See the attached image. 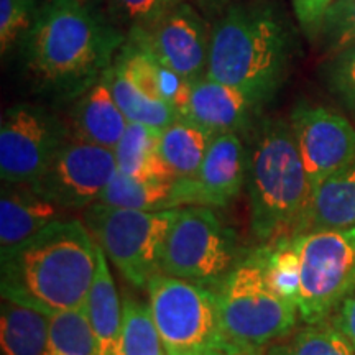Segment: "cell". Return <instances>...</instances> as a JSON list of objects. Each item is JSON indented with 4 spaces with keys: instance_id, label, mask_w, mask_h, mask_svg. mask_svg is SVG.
Wrapping results in <instances>:
<instances>
[{
    "instance_id": "obj_9",
    "label": "cell",
    "mask_w": 355,
    "mask_h": 355,
    "mask_svg": "<svg viewBox=\"0 0 355 355\" xmlns=\"http://www.w3.org/2000/svg\"><path fill=\"white\" fill-rule=\"evenodd\" d=\"M301 261L300 318L327 321L355 291V227L293 235Z\"/></svg>"
},
{
    "instance_id": "obj_17",
    "label": "cell",
    "mask_w": 355,
    "mask_h": 355,
    "mask_svg": "<svg viewBox=\"0 0 355 355\" xmlns=\"http://www.w3.org/2000/svg\"><path fill=\"white\" fill-rule=\"evenodd\" d=\"M127 125V117L115 102L104 78L76 97L71 114V133L74 139L114 150Z\"/></svg>"
},
{
    "instance_id": "obj_20",
    "label": "cell",
    "mask_w": 355,
    "mask_h": 355,
    "mask_svg": "<svg viewBox=\"0 0 355 355\" xmlns=\"http://www.w3.org/2000/svg\"><path fill=\"white\" fill-rule=\"evenodd\" d=\"M48 314L2 296L0 350L2 355H46Z\"/></svg>"
},
{
    "instance_id": "obj_36",
    "label": "cell",
    "mask_w": 355,
    "mask_h": 355,
    "mask_svg": "<svg viewBox=\"0 0 355 355\" xmlns=\"http://www.w3.org/2000/svg\"><path fill=\"white\" fill-rule=\"evenodd\" d=\"M168 2V7H175V6H178V3H181V2H186V0H166Z\"/></svg>"
},
{
    "instance_id": "obj_32",
    "label": "cell",
    "mask_w": 355,
    "mask_h": 355,
    "mask_svg": "<svg viewBox=\"0 0 355 355\" xmlns=\"http://www.w3.org/2000/svg\"><path fill=\"white\" fill-rule=\"evenodd\" d=\"M110 15L130 25V30L148 28L170 10L166 0H109Z\"/></svg>"
},
{
    "instance_id": "obj_31",
    "label": "cell",
    "mask_w": 355,
    "mask_h": 355,
    "mask_svg": "<svg viewBox=\"0 0 355 355\" xmlns=\"http://www.w3.org/2000/svg\"><path fill=\"white\" fill-rule=\"evenodd\" d=\"M35 0H0V48L2 55L10 50L21 33L32 28Z\"/></svg>"
},
{
    "instance_id": "obj_29",
    "label": "cell",
    "mask_w": 355,
    "mask_h": 355,
    "mask_svg": "<svg viewBox=\"0 0 355 355\" xmlns=\"http://www.w3.org/2000/svg\"><path fill=\"white\" fill-rule=\"evenodd\" d=\"M319 35L332 53L355 42V0H334L324 15Z\"/></svg>"
},
{
    "instance_id": "obj_1",
    "label": "cell",
    "mask_w": 355,
    "mask_h": 355,
    "mask_svg": "<svg viewBox=\"0 0 355 355\" xmlns=\"http://www.w3.org/2000/svg\"><path fill=\"white\" fill-rule=\"evenodd\" d=\"M125 42L96 0H48L26 32V68L44 91L79 97L101 81Z\"/></svg>"
},
{
    "instance_id": "obj_37",
    "label": "cell",
    "mask_w": 355,
    "mask_h": 355,
    "mask_svg": "<svg viewBox=\"0 0 355 355\" xmlns=\"http://www.w3.org/2000/svg\"><path fill=\"white\" fill-rule=\"evenodd\" d=\"M229 355H247L245 352H242V350H237V349H232L229 352Z\"/></svg>"
},
{
    "instance_id": "obj_10",
    "label": "cell",
    "mask_w": 355,
    "mask_h": 355,
    "mask_svg": "<svg viewBox=\"0 0 355 355\" xmlns=\"http://www.w3.org/2000/svg\"><path fill=\"white\" fill-rule=\"evenodd\" d=\"M73 133L63 121L33 104L7 109L0 123V176L3 183H32L50 166Z\"/></svg>"
},
{
    "instance_id": "obj_8",
    "label": "cell",
    "mask_w": 355,
    "mask_h": 355,
    "mask_svg": "<svg viewBox=\"0 0 355 355\" xmlns=\"http://www.w3.org/2000/svg\"><path fill=\"white\" fill-rule=\"evenodd\" d=\"M239 237L212 207H181L168 234L162 273L214 288L241 263Z\"/></svg>"
},
{
    "instance_id": "obj_5",
    "label": "cell",
    "mask_w": 355,
    "mask_h": 355,
    "mask_svg": "<svg viewBox=\"0 0 355 355\" xmlns=\"http://www.w3.org/2000/svg\"><path fill=\"white\" fill-rule=\"evenodd\" d=\"M212 290L225 339L247 355H265L290 334L300 316L298 304L278 295L266 279L259 248Z\"/></svg>"
},
{
    "instance_id": "obj_27",
    "label": "cell",
    "mask_w": 355,
    "mask_h": 355,
    "mask_svg": "<svg viewBox=\"0 0 355 355\" xmlns=\"http://www.w3.org/2000/svg\"><path fill=\"white\" fill-rule=\"evenodd\" d=\"M121 355H168L150 303L135 298L122 301Z\"/></svg>"
},
{
    "instance_id": "obj_34",
    "label": "cell",
    "mask_w": 355,
    "mask_h": 355,
    "mask_svg": "<svg viewBox=\"0 0 355 355\" xmlns=\"http://www.w3.org/2000/svg\"><path fill=\"white\" fill-rule=\"evenodd\" d=\"M334 326L345 336L355 352V291L339 306L334 316Z\"/></svg>"
},
{
    "instance_id": "obj_21",
    "label": "cell",
    "mask_w": 355,
    "mask_h": 355,
    "mask_svg": "<svg viewBox=\"0 0 355 355\" xmlns=\"http://www.w3.org/2000/svg\"><path fill=\"white\" fill-rule=\"evenodd\" d=\"M159 132L144 123L128 122L114 148L117 171L150 180H176L159 153Z\"/></svg>"
},
{
    "instance_id": "obj_28",
    "label": "cell",
    "mask_w": 355,
    "mask_h": 355,
    "mask_svg": "<svg viewBox=\"0 0 355 355\" xmlns=\"http://www.w3.org/2000/svg\"><path fill=\"white\" fill-rule=\"evenodd\" d=\"M266 279L273 290L291 303L298 304L301 290V261L293 237L278 239L259 247Z\"/></svg>"
},
{
    "instance_id": "obj_14",
    "label": "cell",
    "mask_w": 355,
    "mask_h": 355,
    "mask_svg": "<svg viewBox=\"0 0 355 355\" xmlns=\"http://www.w3.org/2000/svg\"><path fill=\"white\" fill-rule=\"evenodd\" d=\"M247 166L248 152L241 135H216L196 176L175 180L171 209L186 206L225 207L241 194Z\"/></svg>"
},
{
    "instance_id": "obj_23",
    "label": "cell",
    "mask_w": 355,
    "mask_h": 355,
    "mask_svg": "<svg viewBox=\"0 0 355 355\" xmlns=\"http://www.w3.org/2000/svg\"><path fill=\"white\" fill-rule=\"evenodd\" d=\"M102 78L107 83L115 102L128 122L144 123L157 130H163L180 119L175 105L145 94L115 63L105 71Z\"/></svg>"
},
{
    "instance_id": "obj_19",
    "label": "cell",
    "mask_w": 355,
    "mask_h": 355,
    "mask_svg": "<svg viewBox=\"0 0 355 355\" xmlns=\"http://www.w3.org/2000/svg\"><path fill=\"white\" fill-rule=\"evenodd\" d=\"M355 227V165L327 178L313 193L301 232Z\"/></svg>"
},
{
    "instance_id": "obj_2",
    "label": "cell",
    "mask_w": 355,
    "mask_h": 355,
    "mask_svg": "<svg viewBox=\"0 0 355 355\" xmlns=\"http://www.w3.org/2000/svg\"><path fill=\"white\" fill-rule=\"evenodd\" d=\"M2 296L51 314L86 304L97 266L96 242L81 219H58L0 255Z\"/></svg>"
},
{
    "instance_id": "obj_13",
    "label": "cell",
    "mask_w": 355,
    "mask_h": 355,
    "mask_svg": "<svg viewBox=\"0 0 355 355\" xmlns=\"http://www.w3.org/2000/svg\"><path fill=\"white\" fill-rule=\"evenodd\" d=\"M290 125L313 193L327 178L355 165V128L344 115L303 102L291 110Z\"/></svg>"
},
{
    "instance_id": "obj_15",
    "label": "cell",
    "mask_w": 355,
    "mask_h": 355,
    "mask_svg": "<svg viewBox=\"0 0 355 355\" xmlns=\"http://www.w3.org/2000/svg\"><path fill=\"white\" fill-rule=\"evenodd\" d=\"M257 109L242 91L204 76L188 84L180 117L216 137L247 130Z\"/></svg>"
},
{
    "instance_id": "obj_22",
    "label": "cell",
    "mask_w": 355,
    "mask_h": 355,
    "mask_svg": "<svg viewBox=\"0 0 355 355\" xmlns=\"http://www.w3.org/2000/svg\"><path fill=\"white\" fill-rule=\"evenodd\" d=\"M212 140L211 132L180 117L159 132V153L176 180L193 178L201 168Z\"/></svg>"
},
{
    "instance_id": "obj_6",
    "label": "cell",
    "mask_w": 355,
    "mask_h": 355,
    "mask_svg": "<svg viewBox=\"0 0 355 355\" xmlns=\"http://www.w3.org/2000/svg\"><path fill=\"white\" fill-rule=\"evenodd\" d=\"M181 207L163 211H132L92 204L83 222L94 242L132 286L146 290L162 273L166 239Z\"/></svg>"
},
{
    "instance_id": "obj_35",
    "label": "cell",
    "mask_w": 355,
    "mask_h": 355,
    "mask_svg": "<svg viewBox=\"0 0 355 355\" xmlns=\"http://www.w3.org/2000/svg\"><path fill=\"white\" fill-rule=\"evenodd\" d=\"M193 2L198 10L201 12L207 20L212 21L219 20L230 7L239 3L237 0H193Z\"/></svg>"
},
{
    "instance_id": "obj_12",
    "label": "cell",
    "mask_w": 355,
    "mask_h": 355,
    "mask_svg": "<svg viewBox=\"0 0 355 355\" xmlns=\"http://www.w3.org/2000/svg\"><path fill=\"white\" fill-rule=\"evenodd\" d=\"M211 30L196 7L181 2L148 28L128 30L127 42L152 55L184 81L193 83L206 76Z\"/></svg>"
},
{
    "instance_id": "obj_7",
    "label": "cell",
    "mask_w": 355,
    "mask_h": 355,
    "mask_svg": "<svg viewBox=\"0 0 355 355\" xmlns=\"http://www.w3.org/2000/svg\"><path fill=\"white\" fill-rule=\"evenodd\" d=\"M148 303L168 355H229L214 290L158 273L150 279Z\"/></svg>"
},
{
    "instance_id": "obj_16",
    "label": "cell",
    "mask_w": 355,
    "mask_h": 355,
    "mask_svg": "<svg viewBox=\"0 0 355 355\" xmlns=\"http://www.w3.org/2000/svg\"><path fill=\"white\" fill-rule=\"evenodd\" d=\"M63 207L46 199L30 183H3L0 196V254L37 235L51 222L64 217Z\"/></svg>"
},
{
    "instance_id": "obj_26",
    "label": "cell",
    "mask_w": 355,
    "mask_h": 355,
    "mask_svg": "<svg viewBox=\"0 0 355 355\" xmlns=\"http://www.w3.org/2000/svg\"><path fill=\"white\" fill-rule=\"evenodd\" d=\"M265 355H355L352 345L334 322L308 324L266 349Z\"/></svg>"
},
{
    "instance_id": "obj_4",
    "label": "cell",
    "mask_w": 355,
    "mask_h": 355,
    "mask_svg": "<svg viewBox=\"0 0 355 355\" xmlns=\"http://www.w3.org/2000/svg\"><path fill=\"white\" fill-rule=\"evenodd\" d=\"M248 199L252 232L260 242L298 235L313 191L290 121L268 119L248 152Z\"/></svg>"
},
{
    "instance_id": "obj_11",
    "label": "cell",
    "mask_w": 355,
    "mask_h": 355,
    "mask_svg": "<svg viewBox=\"0 0 355 355\" xmlns=\"http://www.w3.org/2000/svg\"><path fill=\"white\" fill-rule=\"evenodd\" d=\"M115 171L114 150L71 137L30 184L64 211H84L99 202Z\"/></svg>"
},
{
    "instance_id": "obj_30",
    "label": "cell",
    "mask_w": 355,
    "mask_h": 355,
    "mask_svg": "<svg viewBox=\"0 0 355 355\" xmlns=\"http://www.w3.org/2000/svg\"><path fill=\"white\" fill-rule=\"evenodd\" d=\"M331 91L355 115V42L334 53L326 68Z\"/></svg>"
},
{
    "instance_id": "obj_3",
    "label": "cell",
    "mask_w": 355,
    "mask_h": 355,
    "mask_svg": "<svg viewBox=\"0 0 355 355\" xmlns=\"http://www.w3.org/2000/svg\"><path fill=\"white\" fill-rule=\"evenodd\" d=\"M290 60L285 26L266 6L235 3L211 30L206 76L242 91L259 107L277 94Z\"/></svg>"
},
{
    "instance_id": "obj_18",
    "label": "cell",
    "mask_w": 355,
    "mask_h": 355,
    "mask_svg": "<svg viewBox=\"0 0 355 355\" xmlns=\"http://www.w3.org/2000/svg\"><path fill=\"white\" fill-rule=\"evenodd\" d=\"M97 266L86 304L99 355H121L122 303L109 270L107 255L97 245Z\"/></svg>"
},
{
    "instance_id": "obj_24",
    "label": "cell",
    "mask_w": 355,
    "mask_h": 355,
    "mask_svg": "<svg viewBox=\"0 0 355 355\" xmlns=\"http://www.w3.org/2000/svg\"><path fill=\"white\" fill-rule=\"evenodd\" d=\"M173 186L175 180H150L115 171L101 194L99 204L132 211L171 209Z\"/></svg>"
},
{
    "instance_id": "obj_33",
    "label": "cell",
    "mask_w": 355,
    "mask_h": 355,
    "mask_svg": "<svg viewBox=\"0 0 355 355\" xmlns=\"http://www.w3.org/2000/svg\"><path fill=\"white\" fill-rule=\"evenodd\" d=\"M291 3L303 32L309 38L319 37L324 15L334 0H291Z\"/></svg>"
},
{
    "instance_id": "obj_25",
    "label": "cell",
    "mask_w": 355,
    "mask_h": 355,
    "mask_svg": "<svg viewBox=\"0 0 355 355\" xmlns=\"http://www.w3.org/2000/svg\"><path fill=\"white\" fill-rule=\"evenodd\" d=\"M46 355H99L86 308L61 309L48 314Z\"/></svg>"
}]
</instances>
